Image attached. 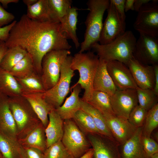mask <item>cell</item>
<instances>
[{
	"mask_svg": "<svg viewBox=\"0 0 158 158\" xmlns=\"http://www.w3.org/2000/svg\"><path fill=\"white\" fill-rule=\"evenodd\" d=\"M61 30L60 23L34 20L24 14L11 29L5 42L9 48L19 46L31 56L35 72L40 76L45 55L55 50H69L71 46Z\"/></svg>",
	"mask_w": 158,
	"mask_h": 158,
	"instance_id": "1",
	"label": "cell"
},
{
	"mask_svg": "<svg viewBox=\"0 0 158 158\" xmlns=\"http://www.w3.org/2000/svg\"><path fill=\"white\" fill-rule=\"evenodd\" d=\"M137 39L132 31L127 30L111 43L100 44L97 43L92 49L99 58L107 61H117L126 65L133 57Z\"/></svg>",
	"mask_w": 158,
	"mask_h": 158,
	"instance_id": "2",
	"label": "cell"
},
{
	"mask_svg": "<svg viewBox=\"0 0 158 158\" xmlns=\"http://www.w3.org/2000/svg\"><path fill=\"white\" fill-rule=\"evenodd\" d=\"M109 0H89L87 4L89 12L85 21L86 30L84 40L80 44L78 52L89 51L92 46L98 43L103 25L105 12L108 8Z\"/></svg>",
	"mask_w": 158,
	"mask_h": 158,
	"instance_id": "3",
	"label": "cell"
},
{
	"mask_svg": "<svg viewBox=\"0 0 158 158\" xmlns=\"http://www.w3.org/2000/svg\"><path fill=\"white\" fill-rule=\"evenodd\" d=\"M99 61V58L93 52H78L72 56L71 68L77 70L79 78L75 84L79 85L84 92L81 100L87 102L93 91V83Z\"/></svg>",
	"mask_w": 158,
	"mask_h": 158,
	"instance_id": "4",
	"label": "cell"
},
{
	"mask_svg": "<svg viewBox=\"0 0 158 158\" xmlns=\"http://www.w3.org/2000/svg\"><path fill=\"white\" fill-rule=\"evenodd\" d=\"M9 105L16 125L18 140L25 137L41 122L22 95L9 97Z\"/></svg>",
	"mask_w": 158,
	"mask_h": 158,
	"instance_id": "5",
	"label": "cell"
},
{
	"mask_svg": "<svg viewBox=\"0 0 158 158\" xmlns=\"http://www.w3.org/2000/svg\"><path fill=\"white\" fill-rule=\"evenodd\" d=\"M71 54L69 50H55L50 51L44 56L40 77L45 91L56 84L60 77L61 66Z\"/></svg>",
	"mask_w": 158,
	"mask_h": 158,
	"instance_id": "6",
	"label": "cell"
},
{
	"mask_svg": "<svg viewBox=\"0 0 158 158\" xmlns=\"http://www.w3.org/2000/svg\"><path fill=\"white\" fill-rule=\"evenodd\" d=\"M72 57L70 55L68 56L63 63L60 77L56 84L43 93L46 101L54 109L62 104L69 92L71 80L75 75L71 66Z\"/></svg>",
	"mask_w": 158,
	"mask_h": 158,
	"instance_id": "7",
	"label": "cell"
},
{
	"mask_svg": "<svg viewBox=\"0 0 158 158\" xmlns=\"http://www.w3.org/2000/svg\"><path fill=\"white\" fill-rule=\"evenodd\" d=\"M63 125L61 141L73 158H78L90 148V143L72 119L64 120Z\"/></svg>",
	"mask_w": 158,
	"mask_h": 158,
	"instance_id": "8",
	"label": "cell"
},
{
	"mask_svg": "<svg viewBox=\"0 0 158 158\" xmlns=\"http://www.w3.org/2000/svg\"><path fill=\"white\" fill-rule=\"evenodd\" d=\"M158 1L152 0L138 12L133 26L139 33L158 37Z\"/></svg>",
	"mask_w": 158,
	"mask_h": 158,
	"instance_id": "9",
	"label": "cell"
},
{
	"mask_svg": "<svg viewBox=\"0 0 158 158\" xmlns=\"http://www.w3.org/2000/svg\"><path fill=\"white\" fill-rule=\"evenodd\" d=\"M139 34L135 46L133 58L145 64H158V37Z\"/></svg>",
	"mask_w": 158,
	"mask_h": 158,
	"instance_id": "10",
	"label": "cell"
},
{
	"mask_svg": "<svg viewBox=\"0 0 158 158\" xmlns=\"http://www.w3.org/2000/svg\"><path fill=\"white\" fill-rule=\"evenodd\" d=\"M107 10V16L103 23L98 42L101 45L111 43L126 31L125 20L121 18L110 1Z\"/></svg>",
	"mask_w": 158,
	"mask_h": 158,
	"instance_id": "11",
	"label": "cell"
},
{
	"mask_svg": "<svg viewBox=\"0 0 158 158\" xmlns=\"http://www.w3.org/2000/svg\"><path fill=\"white\" fill-rule=\"evenodd\" d=\"M110 97L115 115L127 119L132 110L138 104L136 89H118Z\"/></svg>",
	"mask_w": 158,
	"mask_h": 158,
	"instance_id": "12",
	"label": "cell"
},
{
	"mask_svg": "<svg viewBox=\"0 0 158 158\" xmlns=\"http://www.w3.org/2000/svg\"><path fill=\"white\" fill-rule=\"evenodd\" d=\"M87 136L94 158H121L120 145L114 139L99 134H89Z\"/></svg>",
	"mask_w": 158,
	"mask_h": 158,
	"instance_id": "13",
	"label": "cell"
},
{
	"mask_svg": "<svg viewBox=\"0 0 158 158\" xmlns=\"http://www.w3.org/2000/svg\"><path fill=\"white\" fill-rule=\"evenodd\" d=\"M103 115L113 138L120 145L130 138L137 129L127 119L115 114Z\"/></svg>",
	"mask_w": 158,
	"mask_h": 158,
	"instance_id": "14",
	"label": "cell"
},
{
	"mask_svg": "<svg viewBox=\"0 0 158 158\" xmlns=\"http://www.w3.org/2000/svg\"><path fill=\"white\" fill-rule=\"evenodd\" d=\"M108 72L118 89H136L138 87L127 66L117 61H107Z\"/></svg>",
	"mask_w": 158,
	"mask_h": 158,
	"instance_id": "15",
	"label": "cell"
},
{
	"mask_svg": "<svg viewBox=\"0 0 158 158\" xmlns=\"http://www.w3.org/2000/svg\"><path fill=\"white\" fill-rule=\"evenodd\" d=\"M126 66L138 87L153 90L154 74L153 65L143 64L133 57Z\"/></svg>",
	"mask_w": 158,
	"mask_h": 158,
	"instance_id": "16",
	"label": "cell"
},
{
	"mask_svg": "<svg viewBox=\"0 0 158 158\" xmlns=\"http://www.w3.org/2000/svg\"><path fill=\"white\" fill-rule=\"evenodd\" d=\"M0 133L11 139L18 141L17 130L9 108V97L0 93Z\"/></svg>",
	"mask_w": 158,
	"mask_h": 158,
	"instance_id": "17",
	"label": "cell"
},
{
	"mask_svg": "<svg viewBox=\"0 0 158 158\" xmlns=\"http://www.w3.org/2000/svg\"><path fill=\"white\" fill-rule=\"evenodd\" d=\"M107 64V61L99 58L93 81V91L103 92L111 96L118 89L108 72Z\"/></svg>",
	"mask_w": 158,
	"mask_h": 158,
	"instance_id": "18",
	"label": "cell"
},
{
	"mask_svg": "<svg viewBox=\"0 0 158 158\" xmlns=\"http://www.w3.org/2000/svg\"><path fill=\"white\" fill-rule=\"evenodd\" d=\"M142 127L137 128L133 135L120 149L121 158H149L142 142Z\"/></svg>",
	"mask_w": 158,
	"mask_h": 158,
	"instance_id": "19",
	"label": "cell"
},
{
	"mask_svg": "<svg viewBox=\"0 0 158 158\" xmlns=\"http://www.w3.org/2000/svg\"><path fill=\"white\" fill-rule=\"evenodd\" d=\"M72 88L70 95L66 98L64 103L55 109L63 120L72 119L77 112L80 109L81 99L79 95L81 88L79 85L75 84Z\"/></svg>",
	"mask_w": 158,
	"mask_h": 158,
	"instance_id": "20",
	"label": "cell"
},
{
	"mask_svg": "<svg viewBox=\"0 0 158 158\" xmlns=\"http://www.w3.org/2000/svg\"><path fill=\"white\" fill-rule=\"evenodd\" d=\"M48 119V123L45 130L47 148L61 141L64 132V120L55 109L49 113Z\"/></svg>",
	"mask_w": 158,
	"mask_h": 158,
	"instance_id": "21",
	"label": "cell"
},
{
	"mask_svg": "<svg viewBox=\"0 0 158 158\" xmlns=\"http://www.w3.org/2000/svg\"><path fill=\"white\" fill-rule=\"evenodd\" d=\"M43 93L22 95L29 102L43 125L47 126L48 122V114L54 109L46 100Z\"/></svg>",
	"mask_w": 158,
	"mask_h": 158,
	"instance_id": "22",
	"label": "cell"
},
{
	"mask_svg": "<svg viewBox=\"0 0 158 158\" xmlns=\"http://www.w3.org/2000/svg\"><path fill=\"white\" fill-rule=\"evenodd\" d=\"M78 10L75 7H72L60 21L61 31L67 39L72 41L76 49L80 46L76 33Z\"/></svg>",
	"mask_w": 158,
	"mask_h": 158,
	"instance_id": "23",
	"label": "cell"
},
{
	"mask_svg": "<svg viewBox=\"0 0 158 158\" xmlns=\"http://www.w3.org/2000/svg\"><path fill=\"white\" fill-rule=\"evenodd\" d=\"M45 128L41 122L25 137L18 141L22 146L35 148L44 153L47 148Z\"/></svg>",
	"mask_w": 158,
	"mask_h": 158,
	"instance_id": "24",
	"label": "cell"
},
{
	"mask_svg": "<svg viewBox=\"0 0 158 158\" xmlns=\"http://www.w3.org/2000/svg\"><path fill=\"white\" fill-rule=\"evenodd\" d=\"M0 93L9 97L21 95V88L16 78L9 72L0 68Z\"/></svg>",
	"mask_w": 158,
	"mask_h": 158,
	"instance_id": "25",
	"label": "cell"
},
{
	"mask_svg": "<svg viewBox=\"0 0 158 158\" xmlns=\"http://www.w3.org/2000/svg\"><path fill=\"white\" fill-rule=\"evenodd\" d=\"M16 78L21 88L22 95L43 93L46 91L40 76L36 72L23 78Z\"/></svg>",
	"mask_w": 158,
	"mask_h": 158,
	"instance_id": "26",
	"label": "cell"
},
{
	"mask_svg": "<svg viewBox=\"0 0 158 158\" xmlns=\"http://www.w3.org/2000/svg\"><path fill=\"white\" fill-rule=\"evenodd\" d=\"M80 109L87 113L92 117L101 134L114 139L107 126L104 116L100 112L81 99Z\"/></svg>",
	"mask_w": 158,
	"mask_h": 158,
	"instance_id": "27",
	"label": "cell"
},
{
	"mask_svg": "<svg viewBox=\"0 0 158 158\" xmlns=\"http://www.w3.org/2000/svg\"><path fill=\"white\" fill-rule=\"evenodd\" d=\"M86 102L103 115L115 114L111 106L110 96L105 92L93 91L90 98Z\"/></svg>",
	"mask_w": 158,
	"mask_h": 158,
	"instance_id": "28",
	"label": "cell"
},
{
	"mask_svg": "<svg viewBox=\"0 0 158 158\" xmlns=\"http://www.w3.org/2000/svg\"><path fill=\"white\" fill-rule=\"evenodd\" d=\"M50 20L60 23L61 18L65 16L72 7L70 0H48Z\"/></svg>",
	"mask_w": 158,
	"mask_h": 158,
	"instance_id": "29",
	"label": "cell"
},
{
	"mask_svg": "<svg viewBox=\"0 0 158 158\" xmlns=\"http://www.w3.org/2000/svg\"><path fill=\"white\" fill-rule=\"evenodd\" d=\"M27 53L25 49L19 46L8 48L1 61L0 68L9 71Z\"/></svg>",
	"mask_w": 158,
	"mask_h": 158,
	"instance_id": "30",
	"label": "cell"
},
{
	"mask_svg": "<svg viewBox=\"0 0 158 158\" xmlns=\"http://www.w3.org/2000/svg\"><path fill=\"white\" fill-rule=\"evenodd\" d=\"M26 15L28 18L34 20L51 22L48 0H37L33 5L27 6Z\"/></svg>",
	"mask_w": 158,
	"mask_h": 158,
	"instance_id": "31",
	"label": "cell"
},
{
	"mask_svg": "<svg viewBox=\"0 0 158 158\" xmlns=\"http://www.w3.org/2000/svg\"><path fill=\"white\" fill-rule=\"evenodd\" d=\"M21 147L18 141L9 138L0 133V153L2 158H21Z\"/></svg>",
	"mask_w": 158,
	"mask_h": 158,
	"instance_id": "32",
	"label": "cell"
},
{
	"mask_svg": "<svg viewBox=\"0 0 158 158\" xmlns=\"http://www.w3.org/2000/svg\"><path fill=\"white\" fill-rule=\"evenodd\" d=\"M72 119L85 135L101 134L92 117L83 110L80 109L77 111Z\"/></svg>",
	"mask_w": 158,
	"mask_h": 158,
	"instance_id": "33",
	"label": "cell"
},
{
	"mask_svg": "<svg viewBox=\"0 0 158 158\" xmlns=\"http://www.w3.org/2000/svg\"><path fill=\"white\" fill-rule=\"evenodd\" d=\"M9 72L16 78H23L35 72L31 56L27 52Z\"/></svg>",
	"mask_w": 158,
	"mask_h": 158,
	"instance_id": "34",
	"label": "cell"
},
{
	"mask_svg": "<svg viewBox=\"0 0 158 158\" xmlns=\"http://www.w3.org/2000/svg\"><path fill=\"white\" fill-rule=\"evenodd\" d=\"M158 126V104L147 111L145 118L142 127V135L150 137L153 131Z\"/></svg>",
	"mask_w": 158,
	"mask_h": 158,
	"instance_id": "35",
	"label": "cell"
},
{
	"mask_svg": "<svg viewBox=\"0 0 158 158\" xmlns=\"http://www.w3.org/2000/svg\"><path fill=\"white\" fill-rule=\"evenodd\" d=\"M136 90L138 104L147 111L158 103V95L153 90L142 89L138 87Z\"/></svg>",
	"mask_w": 158,
	"mask_h": 158,
	"instance_id": "36",
	"label": "cell"
},
{
	"mask_svg": "<svg viewBox=\"0 0 158 158\" xmlns=\"http://www.w3.org/2000/svg\"><path fill=\"white\" fill-rule=\"evenodd\" d=\"M43 154L44 158H73L61 141L47 148Z\"/></svg>",
	"mask_w": 158,
	"mask_h": 158,
	"instance_id": "37",
	"label": "cell"
},
{
	"mask_svg": "<svg viewBox=\"0 0 158 158\" xmlns=\"http://www.w3.org/2000/svg\"><path fill=\"white\" fill-rule=\"evenodd\" d=\"M147 111L138 104L130 112L128 120L136 128L141 127L143 125Z\"/></svg>",
	"mask_w": 158,
	"mask_h": 158,
	"instance_id": "38",
	"label": "cell"
},
{
	"mask_svg": "<svg viewBox=\"0 0 158 158\" xmlns=\"http://www.w3.org/2000/svg\"><path fill=\"white\" fill-rule=\"evenodd\" d=\"M142 142L144 149L149 157L158 152L157 142L151 137H145L142 135Z\"/></svg>",
	"mask_w": 158,
	"mask_h": 158,
	"instance_id": "39",
	"label": "cell"
},
{
	"mask_svg": "<svg viewBox=\"0 0 158 158\" xmlns=\"http://www.w3.org/2000/svg\"><path fill=\"white\" fill-rule=\"evenodd\" d=\"M21 158H44V154L40 150L22 146Z\"/></svg>",
	"mask_w": 158,
	"mask_h": 158,
	"instance_id": "40",
	"label": "cell"
},
{
	"mask_svg": "<svg viewBox=\"0 0 158 158\" xmlns=\"http://www.w3.org/2000/svg\"><path fill=\"white\" fill-rule=\"evenodd\" d=\"M15 18L14 16L6 11L0 3V28L13 22Z\"/></svg>",
	"mask_w": 158,
	"mask_h": 158,
	"instance_id": "41",
	"label": "cell"
},
{
	"mask_svg": "<svg viewBox=\"0 0 158 158\" xmlns=\"http://www.w3.org/2000/svg\"><path fill=\"white\" fill-rule=\"evenodd\" d=\"M125 0H110V1L113 4L117 11L124 20H125L126 16L125 10Z\"/></svg>",
	"mask_w": 158,
	"mask_h": 158,
	"instance_id": "42",
	"label": "cell"
},
{
	"mask_svg": "<svg viewBox=\"0 0 158 158\" xmlns=\"http://www.w3.org/2000/svg\"><path fill=\"white\" fill-rule=\"evenodd\" d=\"M16 21V20H14L9 24L0 28V40L5 42L6 41L11 29Z\"/></svg>",
	"mask_w": 158,
	"mask_h": 158,
	"instance_id": "43",
	"label": "cell"
},
{
	"mask_svg": "<svg viewBox=\"0 0 158 158\" xmlns=\"http://www.w3.org/2000/svg\"><path fill=\"white\" fill-rule=\"evenodd\" d=\"M154 74V85L153 91L158 96V64L153 65Z\"/></svg>",
	"mask_w": 158,
	"mask_h": 158,
	"instance_id": "44",
	"label": "cell"
},
{
	"mask_svg": "<svg viewBox=\"0 0 158 158\" xmlns=\"http://www.w3.org/2000/svg\"><path fill=\"white\" fill-rule=\"evenodd\" d=\"M151 1L150 0H135L134 11L138 12L143 6L149 3Z\"/></svg>",
	"mask_w": 158,
	"mask_h": 158,
	"instance_id": "45",
	"label": "cell"
},
{
	"mask_svg": "<svg viewBox=\"0 0 158 158\" xmlns=\"http://www.w3.org/2000/svg\"><path fill=\"white\" fill-rule=\"evenodd\" d=\"M135 0H125V10L127 12L130 10L134 11V3Z\"/></svg>",
	"mask_w": 158,
	"mask_h": 158,
	"instance_id": "46",
	"label": "cell"
},
{
	"mask_svg": "<svg viewBox=\"0 0 158 158\" xmlns=\"http://www.w3.org/2000/svg\"><path fill=\"white\" fill-rule=\"evenodd\" d=\"M8 49V48L6 46L5 42L2 41L0 43V63Z\"/></svg>",
	"mask_w": 158,
	"mask_h": 158,
	"instance_id": "47",
	"label": "cell"
},
{
	"mask_svg": "<svg viewBox=\"0 0 158 158\" xmlns=\"http://www.w3.org/2000/svg\"><path fill=\"white\" fill-rule=\"evenodd\" d=\"M78 158H94L93 149L90 148L85 153Z\"/></svg>",
	"mask_w": 158,
	"mask_h": 158,
	"instance_id": "48",
	"label": "cell"
},
{
	"mask_svg": "<svg viewBox=\"0 0 158 158\" xmlns=\"http://www.w3.org/2000/svg\"><path fill=\"white\" fill-rule=\"evenodd\" d=\"M19 1L18 0H0V3L2 4L4 8H6L9 4L17 3Z\"/></svg>",
	"mask_w": 158,
	"mask_h": 158,
	"instance_id": "49",
	"label": "cell"
},
{
	"mask_svg": "<svg viewBox=\"0 0 158 158\" xmlns=\"http://www.w3.org/2000/svg\"><path fill=\"white\" fill-rule=\"evenodd\" d=\"M37 0H23L24 3L27 6H32L35 3Z\"/></svg>",
	"mask_w": 158,
	"mask_h": 158,
	"instance_id": "50",
	"label": "cell"
},
{
	"mask_svg": "<svg viewBox=\"0 0 158 158\" xmlns=\"http://www.w3.org/2000/svg\"><path fill=\"white\" fill-rule=\"evenodd\" d=\"M149 158H158V152L155 153L150 156Z\"/></svg>",
	"mask_w": 158,
	"mask_h": 158,
	"instance_id": "51",
	"label": "cell"
},
{
	"mask_svg": "<svg viewBox=\"0 0 158 158\" xmlns=\"http://www.w3.org/2000/svg\"><path fill=\"white\" fill-rule=\"evenodd\" d=\"M0 158H2V156L0 153Z\"/></svg>",
	"mask_w": 158,
	"mask_h": 158,
	"instance_id": "52",
	"label": "cell"
},
{
	"mask_svg": "<svg viewBox=\"0 0 158 158\" xmlns=\"http://www.w3.org/2000/svg\"><path fill=\"white\" fill-rule=\"evenodd\" d=\"M2 42V41L0 40V43Z\"/></svg>",
	"mask_w": 158,
	"mask_h": 158,
	"instance_id": "53",
	"label": "cell"
}]
</instances>
